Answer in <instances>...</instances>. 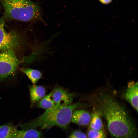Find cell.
Wrapping results in <instances>:
<instances>
[{
	"label": "cell",
	"mask_w": 138,
	"mask_h": 138,
	"mask_svg": "<svg viewBox=\"0 0 138 138\" xmlns=\"http://www.w3.org/2000/svg\"><path fill=\"white\" fill-rule=\"evenodd\" d=\"M5 17L24 22L45 23L39 5L30 0H3Z\"/></svg>",
	"instance_id": "cell-3"
},
{
	"label": "cell",
	"mask_w": 138,
	"mask_h": 138,
	"mask_svg": "<svg viewBox=\"0 0 138 138\" xmlns=\"http://www.w3.org/2000/svg\"><path fill=\"white\" fill-rule=\"evenodd\" d=\"M12 138H43L41 132L34 129L16 131Z\"/></svg>",
	"instance_id": "cell-10"
},
{
	"label": "cell",
	"mask_w": 138,
	"mask_h": 138,
	"mask_svg": "<svg viewBox=\"0 0 138 138\" xmlns=\"http://www.w3.org/2000/svg\"><path fill=\"white\" fill-rule=\"evenodd\" d=\"M4 25V20L0 19V51L13 50L20 44V37L15 31H7Z\"/></svg>",
	"instance_id": "cell-5"
},
{
	"label": "cell",
	"mask_w": 138,
	"mask_h": 138,
	"mask_svg": "<svg viewBox=\"0 0 138 138\" xmlns=\"http://www.w3.org/2000/svg\"><path fill=\"white\" fill-rule=\"evenodd\" d=\"M112 0H99L101 3L105 4H108L112 1Z\"/></svg>",
	"instance_id": "cell-17"
},
{
	"label": "cell",
	"mask_w": 138,
	"mask_h": 138,
	"mask_svg": "<svg viewBox=\"0 0 138 138\" xmlns=\"http://www.w3.org/2000/svg\"><path fill=\"white\" fill-rule=\"evenodd\" d=\"M138 94L137 82L133 81L129 82L124 94V97L137 112L138 111Z\"/></svg>",
	"instance_id": "cell-7"
},
{
	"label": "cell",
	"mask_w": 138,
	"mask_h": 138,
	"mask_svg": "<svg viewBox=\"0 0 138 138\" xmlns=\"http://www.w3.org/2000/svg\"><path fill=\"white\" fill-rule=\"evenodd\" d=\"M82 106L79 103L65 106L56 105L46 109L42 115L36 119L20 125L22 130L39 128L48 129L56 126L67 129L71 121L73 113L75 109Z\"/></svg>",
	"instance_id": "cell-2"
},
{
	"label": "cell",
	"mask_w": 138,
	"mask_h": 138,
	"mask_svg": "<svg viewBox=\"0 0 138 138\" xmlns=\"http://www.w3.org/2000/svg\"><path fill=\"white\" fill-rule=\"evenodd\" d=\"M21 71L24 73L31 81L35 84L42 77V74L39 70L30 68H22Z\"/></svg>",
	"instance_id": "cell-12"
},
{
	"label": "cell",
	"mask_w": 138,
	"mask_h": 138,
	"mask_svg": "<svg viewBox=\"0 0 138 138\" xmlns=\"http://www.w3.org/2000/svg\"><path fill=\"white\" fill-rule=\"evenodd\" d=\"M88 138H106L105 133L103 130H94L89 129L87 132Z\"/></svg>",
	"instance_id": "cell-15"
},
{
	"label": "cell",
	"mask_w": 138,
	"mask_h": 138,
	"mask_svg": "<svg viewBox=\"0 0 138 138\" xmlns=\"http://www.w3.org/2000/svg\"><path fill=\"white\" fill-rule=\"evenodd\" d=\"M17 130L12 123L0 126V138H12Z\"/></svg>",
	"instance_id": "cell-13"
},
{
	"label": "cell",
	"mask_w": 138,
	"mask_h": 138,
	"mask_svg": "<svg viewBox=\"0 0 138 138\" xmlns=\"http://www.w3.org/2000/svg\"><path fill=\"white\" fill-rule=\"evenodd\" d=\"M55 105L53 100L52 91L45 96L38 103L37 107L46 109L50 108Z\"/></svg>",
	"instance_id": "cell-14"
},
{
	"label": "cell",
	"mask_w": 138,
	"mask_h": 138,
	"mask_svg": "<svg viewBox=\"0 0 138 138\" xmlns=\"http://www.w3.org/2000/svg\"><path fill=\"white\" fill-rule=\"evenodd\" d=\"M89 129L94 130H103V124L98 112L95 109L93 111L90 122Z\"/></svg>",
	"instance_id": "cell-11"
},
{
	"label": "cell",
	"mask_w": 138,
	"mask_h": 138,
	"mask_svg": "<svg viewBox=\"0 0 138 138\" xmlns=\"http://www.w3.org/2000/svg\"><path fill=\"white\" fill-rule=\"evenodd\" d=\"M91 116L89 113L83 110H77L73 111L71 122L82 126L88 125L90 122Z\"/></svg>",
	"instance_id": "cell-8"
},
{
	"label": "cell",
	"mask_w": 138,
	"mask_h": 138,
	"mask_svg": "<svg viewBox=\"0 0 138 138\" xmlns=\"http://www.w3.org/2000/svg\"><path fill=\"white\" fill-rule=\"evenodd\" d=\"M99 106L107 128L114 138H135V127L122 107L111 96L102 95Z\"/></svg>",
	"instance_id": "cell-1"
},
{
	"label": "cell",
	"mask_w": 138,
	"mask_h": 138,
	"mask_svg": "<svg viewBox=\"0 0 138 138\" xmlns=\"http://www.w3.org/2000/svg\"><path fill=\"white\" fill-rule=\"evenodd\" d=\"M31 106L39 101L45 96L46 90L42 86L34 84L29 87Z\"/></svg>",
	"instance_id": "cell-9"
},
{
	"label": "cell",
	"mask_w": 138,
	"mask_h": 138,
	"mask_svg": "<svg viewBox=\"0 0 138 138\" xmlns=\"http://www.w3.org/2000/svg\"><path fill=\"white\" fill-rule=\"evenodd\" d=\"M68 138H87L86 135L82 131L76 130L73 132Z\"/></svg>",
	"instance_id": "cell-16"
},
{
	"label": "cell",
	"mask_w": 138,
	"mask_h": 138,
	"mask_svg": "<svg viewBox=\"0 0 138 138\" xmlns=\"http://www.w3.org/2000/svg\"><path fill=\"white\" fill-rule=\"evenodd\" d=\"M52 91L53 98L55 105L65 106L72 103L74 94L59 86H55Z\"/></svg>",
	"instance_id": "cell-6"
},
{
	"label": "cell",
	"mask_w": 138,
	"mask_h": 138,
	"mask_svg": "<svg viewBox=\"0 0 138 138\" xmlns=\"http://www.w3.org/2000/svg\"><path fill=\"white\" fill-rule=\"evenodd\" d=\"M19 63L13 50L0 52V82L5 80L13 74Z\"/></svg>",
	"instance_id": "cell-4"
}]
</instances>
